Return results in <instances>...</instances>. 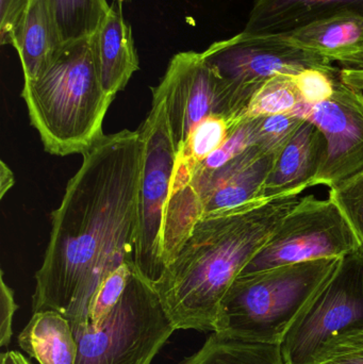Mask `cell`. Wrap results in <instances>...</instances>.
Segmentation results:
<instances>
[{"label": "cell", "mask_w": 363, "mask_h": 364, "mask_svg": "<svg viewBox=\"0 0 363 364\" xmlns=\"http://www.w3.org/2000/svg\"><path fill=\"white\" fill-rule=\"evenodd\" d=\"M82 157L51 215L32 295V314L61 312L75 336L89 327L90 303L100 284L134 263L144 142L139 130L104 134Z\"/></svg>", "instance_id": "1"}, {"label": "cell", "mask_w": 363, "mask_h": 364, "mask_svg": "<svg viewBox=\"0 0 363 364\" xmlns=\"http://www.w3.org/2000/svg\"><path fill=\"white\" fill-rule=\"evenodd\" d=\"M298 195L256 201L197 220L176 258L153 284L176 331L213 333L220 306Z\"/></svg>", "instance_id": "2"}, {"label": "cell", "mask_w": 363, "mask_h": 364, "mask_svg": "<svg viewBox=\"0 0 363 364\" xmlns=\"http://www.w3.org/2000/svg\"><path fill=\"white\" fill-rule=\"evenodd\" d=\"M21 95L45 151L59 157L83 155L104 136L114 100L100 82L91 38L64 44L43 74L23 80Z\"/></svg>", "instance_id": "3"}, {"label": "cell", "mask_w": 363, "mask_h": 364, "mask_svg": "<svg viewBox=\"0 0 363 364\" xmlns=\"http://www.w3.org/2000/svg\"><path fill=\"white\" fill-rule=\"evenodd\" d=\"M340 260L308 261L238 276L222 301L213 333L281 346Z\"/></svg>", "instance_id": "4"}, {"label": "cell", "mask_w": 363, "mask_h": 364, "mask_svg": "<svg viewBox=\"0 0 363 364\" xmlns=\"http://www.w3.org/2000/svg\"><path fill=\"white\" fill-rule=\"evenodd\" d=\"M176 331L155 287L134 267L129 284L99 328L76 337V364H151Z\"/></svg>", "instance_id": "5"}, {"label": "cell", "mask_w": 363, "mask_h": 364, "mask_svg": "<svg viewBox=\"0 0 363 364\" xmlns=\"http://www.w3.org/2000/svg\"><path fill=\"white\" fill-rule=\"evenodd\" d=\"M363 333V248L343 257L281 343L285 364H319L339 340Z\"/></svg>", "instance_id": "6"}, {"label": "cell", "mask_w": 363, "mask_h": 364, "mask_svg": "<svg viewBox=\"0 0 363 364\" xmlns=\"http://www.w3.org/2000/svg\"><path fill=\"white\" fill-rule=\"evenodd\" d=\"M139 132L144 142L138 197V229L134 267L156 284L166 267L163 260V224L170 197L177 151L173 142L163 98L153 93L151 109Z\"/></svg>", "instance_id": "7"}, {"label": "cell", "mask_w": 363, "mask_h": 364, "mask_svg": "<svg viewBox=\"0 0 363 364\" xmlns=\"http://www.w3.org/2000/svg\"><path fill=\"white\" fill-rule=\"evenodd\" d=\"M362 248L340 205L313 195L300 199L278 223L261 250L239 276L283 265L323 259H342Z\"/></svg>", "instance_id": "8"}, {"label": "cell", "mask_w": 363, "mask_h": 364, "mask_svg": "<svg viewBox=\"0 0 363 364\" xmlns=\"http://www.w3.org/2000/svg\"><path fill=\"white\" fill-rule=\"evenodd\" d=\"M153 93L163 98L177 155L194 128L209 117L245 119L246 106L204 53L183 51L170 59Z\"/></svg>", "instance_id": "9"}, {"label": "cell", "mask_w": 363, "mask_h": 364, "mask_svg": "<svg viewBox=\"0 0 363 364\" xmlns=\"http://www.w3.org/2000/svg\"><path fill=\"white\" fill-rule=\"evenodd\" d=\"M202 53L246 108L256 92L273 77L292 76L307 68L338 72L330 60L291 44L281 34L246 36L241 32L213 43Z\"/></svg>", "instance_id": "10"}, {"label": "cell", "mask_w": 363, "mask_h": 364, "mask_svg": "<svg viewBox=\"0 0 363 364\" xmlns=\"http://www.w3.org/2000/svg\"><path fill=\"white\" fill-rule=\"evenodd\" d=\"M289 114L315 124L325 139L323 164L313 182L330 188L363 170V94L339 80L330 100L319 105L300 100Z\"/></svg>", "instance_id": "11"}, {"label": "cell", "mask_w": 363, "mask_h": 364, "mask_svg": "<svg viewBox=\"0 0 363 364\" xmlns=\"http://www.w3.org/2000/svg\"><path fill=\"white\" fill-rule=\"evenodd\" d=\"M326 143L319 128L303 121L293 136L275 156L274 164L262 191V199L271 200L298 195L313 186L325 155Z\"/></svg>", "instance_id": "12"}, {"label": "cell", "mask_w": 363, "mask_h": 364, "mask_svg": "<svg viewBox=\"0 0 363 364\" xmlns=\"http://www.w3.org/2000/svg\"><path fill=\"white\" fill-rule=\"evenodd\" d=\"M345 13L363 15V0H255L242 33L279 36Z\"/></svg>", "instance_id": "13"}, {"label": "cell", "mask_w": 363, "mask_h": 364, "mask_svg": "<svg viewBox=\"0 0 363 364\" xmlns=\"http://www.w3.org/2000/svg\"><path fill=\"white\" fill-rule=\"evenodd\" d=\"M91 41L100 82L106 93L115 97L139 70L131 26L124 18L121 4L111 6Z\"/></svg>", "instance_id": "14"}, {"label": "cell", "mask_w": 363, "mask_h": 364, "mask_svg": "<svg viewBox=\"0 0 363 364\" xmlns=\"http://www.w3.org/2000/svg\"><path fill=\"white\" fill-rule=\"evenodd\" d=\"M330 61L363 68V15L345 13L281 34Z\"/></svg>", "instance_id": "15"}, {"label": "cell", "mask_w": 363, "mask_h": 364, "mask_svg": "<svg viewBox=\"0 0 363 364\" xmlns=\"http://www.w3.org/2000/svg\"><path fill=\"white\" fill-rule=\"evenodd\" d=\"M23 68V80L40 76L64 46L47 0H30L13 36Z\"/></svg>", "instance_id": "16"}, {"label": "cell", "mask_w": 363, "mask_h": 364, "mask_svg": "<svg viewBox=\"0 0 363 364\" xmlns=\"http://www.w3.org/2000/svg\"><path fill=\"white\" fill-rule=\"evenodd\" d=\"M17 342L40 364H76L78 343L70 321L61 312L44 310L32 314Z\"/></svg>", "instance_id": "17"}, {"label": "cell", "mask_w": 363, "mask_h": 364, "mask_svg": "<svg viewBox=\"0 0 363 364\" xmlns=\"http://www.w3.org/2000/svg\"><path fill=\"white\" fill-rule=\"evenodd\" d=\"M240 122L224 117H209L194 128L183 151L177 155L170 196L189 184L197 166L226 142Z\"/></svg>", "instance_id": "18"}, {"label": "cell", "mask_w": 363, "mask_h": 364, "mask_svg": "<svg viewBox=\"0 0 363 364\" xmlns=\"http://www.w3.org/2000/svg\"><path fill=\"white\" fill-rule=\"evenodd\" d=\"M179 364H285L281 344L260 343L212 333Z\"/></svg>", "instance_id": "19"}, {"label": "cell", "mask_w": 363, "mask_h": 364, "mask_svg": "<svg viewBox=\"0 0 363 364\" xmlns=\"http://www.w3.org/2000/svg\"><path fill=\"white\" fill-rule=\"evenodd\" d=\"M64 44L91 38L110 11L107 0H47Z\"/></svg>", "instance_id": "20"}, {"label": "cell", "mask_w": 363, "mask_h": 364, "mask_svg": "<svg viewBox=\"0 0 363 364\" xmlns=\"http://www.w3.org/2000/svg\"><path fill=\"white\" fill-rule=\"evenodd\" d=\"M302 100L291 75H278L266 81L251 98L245 117H270L290 112Z\"/></svg>", "instance_id": "21"}, {"label": "cell", "mask_w": 363, "mask_h": 364, "mask_svg": "<svg viewBox=\"0 0 363 364\" xmlns=\"http://www.w3.org/2000/svg\"><path fill=\"white\" fill-rule=\"evenodd\" d=\"M134 267V263L121 265L104 280L96 291L89 307L90 325L93 328H99L102 323L123 296L129 284Z\"/></svg>", "instance_id": "22"}, {"label": "cell", "mask_w": 363, "mask_h": 364, "mask_svg": "<svg viewBox=\"0 0 363 364\" xmlns=\"http://www.w3.org/2000/svg\"><path fill=\"white\" fill-rule=\"evenodd\" d=\"M259 119L260 117H255V119L245 117L242 119L232 130L226 142L219 149L213 151L204 162H202L194 174L200 171L209 172V171L217 170L230 160L244 153L249 147L256 145Z\"/></svg>", "instance_id": "23"}, {"label": "cell", "mask_w": 363, "mask_h": 364, "mask_svg": "<svg viewBox=\"0 0 363 364\" xmlns=\"http://www.w3.org/2000/svg\"><path fill=\"white\" fill-rule=\"evenodd\" d=\"M302 123L303 119L289 113L260 117L256 146L276 155Z\"/></svg>", "instance_id": "24"}, {"label": "cell", "mask_w": 363, "mask_h": 364, "mask_svg": "<svg viewBox=\"0 0 363 364\" xmlns=\"http://www.w3.org/2000/svg\"><path fill=\"white\" fill-rule=\"evenodd\" d=\"M330 197L345 212L363 248V170L347 181L330 188Z\"/></svg>", "instance_id": "25"}, {"label": "cell", "mask_w": 363, "mask_h": 364, "mask_svg": "<svg viewBox=\"0 0 363 364\" xmlns=\"http://www.w3.org/2000/svg\"><path fill=\"white\" fill-rule=\"evenodd\" d=\"M291 77L302 100L310 105L330 100L339 82L338 72H326L320 68H307Z\"/></svg>", "instance_id": "26"}, {"label": "cell", "mask_w": 363, "mask_h": 364, "mask_svg": "<svg viewBox=\"0 0 363 364\" xmlns=\"http://www.w3.org/2000/svg\"><path fill=\"white\" fill-rule=\"evenodd\" d=\"M319 364H363V333L332 343Z\"/></svg>", "instance_id": "27"}, {"label": "cell", "mask_w": 363, "mask_h": 364, "mask_svg": "<svg viewBox=\"0 0 363 364\" xmlns=\"http://www.w3.org/2000/svg\"><path fill=\"white\" fill-rule=\"evenodd\" d=\"M30 0H0V44L12 45L13 36Z\"/></svg>", "instance_id": "28"}, {"label": "cell", "mask_w": 363, "mask_h": 364, "mask_svg": "<svg viewBox=\"0 0 363 364\" xmlns=\"http://www.w3.org/2000/svg\"><path fill=\"white\" fill-rule=\"evenodd\" d=\"M18 309L15 301L14 291L4 280V272L0 276V346H10L13 336V318Z\"/></svg>", "instance_id": "29"}, {"label": "cell", "mask_w": 363, "mask_h": 364, "mask_svg": "<svg viewBox=\"0 0 363 364\" xmlns=\"http://www.w3.org/2000/svg\"><path fill=\"white\" fill-rule=\"evenodd\" d=\"M15 183L14 175L11 168L4 164L0 162V197L4 198V195L11 190Z\"/></svg>", "instance_id": "30"}, {"label": "cell", "mask_w": 363, "mask_h": 364, "mask_svg": "<svg viewBox=\"0 0 363 364\" xmlns=\"http://www.w3.org/2000/svg\"><path fill=\"white\" fill-rule=\"evenodd\" d=\"M0 357V364H32L17 350H6Z\"/></svg>", "instance_id": "31"}, {"label": "cell", "mask_w": 363, "mask_h": 364, "mask_svg": "<svg viewBox=\"0 0 363 364\" xmlns=\"http://www.w3.org/2000/svg\"><path fill=\"white\" fill-rule=\"evenodd\" d=\"M124 1H126V0H115V2H117V4H121V6Z\"/></svg>", "instance_id": "32"}]
</instances>
